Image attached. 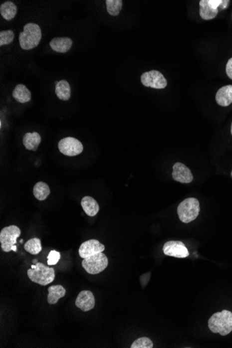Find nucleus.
Returning a JSON list of instances; mask_svg holds the SVG:
<instances>
[{"instance_id":"obj_15","label":"nucleus","mask_w":232,"mask_h":348,"mask_svg":"<svg viewBox=\"0 0 232 348\" xmlns=\"http://www.w3.org/2000/svg\"><path fill=\"white\" fill-rule=\"evenodd\" d=\"M49 45L56 52L65 53L71 48L72 40L71 38L68 37H59V38H53Z\"/></svg>"},{"instance_id":"obj_12","label":"nucleus","mask_w":232,"mask_h":348,"mask_svg":"<svg viewBox=\"0 0 232 348\" xmlns=\"http://www.w3.org/2000/svg\"><path fill=\"white\" fill-rule=\"evenodd\" d=\"M173 169L172 176L175 181L182 183L192 182L194 180V175L187 166L182 163H176L173 166Z\"/></svg>"},{"instance_id":"obj_11","label":"nucleus","mask_w":232,"mask_h":348,"mask_svg":"<svg viewBox=\"0 0 232 348\" xmlns=\"http://www.w3.org/2000/svg\"><path fill=\"white\" fill-rule=\"evenodd\" d=\"M105 247L100 241L95 239L85 241L79 247V254L81 258L85 259L93 255V254L103 252Z\"/></svg>"},{"instance_id":"obj_3","label":"nucleus","mask_w":232,"mask_h":348,"mask_svg":"<svg viewBox=\"0 0 232 348\" xmlns=\"http://www.w3.org/2000/svg\"><path fill=\"white\" fill-rule=\"evenodd\" d=\"M27 275L30 280L40 286L52 283L56 277L54 268L46 266L42 263L31 265V269L27 270Z\"/></svg>"},{"instance_id":"obj_25","label":"nucleus","mask_w":232,"mask_h":348,"mask_svg":"<svg viewBox=\"0 0 232 348\" xmlns=\"http://www.w3.org/2000/svg\"><path fill=\"white\" fill-rule=\"evenodd\" d=\"M153 343L148 337H141L133 343L131 348H152Z\"/></svg>"},{"instance_id":"obj_29","label":"nucleus","mask_w":232,"mask_h":348,"mask_svg":"<svg viewBox=\"0 0 232 348\" xmlns=\"http://www.w3.org/2000/svg\"><path fill=\"white\" fill-rule=\"evenodd\" d=\"M231 134L232 135V126H231Z\"/></svg>"},{"instance_id":"obj_13","label":"nucleus","mask_w":232,"mask_h":348,"mask_svg":"<svg viewBox=\"0 0 232 348\" xmlns=\"http://www.w3.org/2000/svg\"><path fill=\"white\" fill-rule=\"evenodd\" d=\"M95 305V297L89 291H82L79 293L75 301V305L83 312H88L94 308Z\"/></svg>"},{"instance_id":"obj_28","label":"nucleus","mask_w":232,"mask_h":348,"mask_svg":"<svg viewBox=\"0 0 232 348\" xmlns=\"http://www.w3.org/2000/svg\"><path fill=\"white\" fill-rule=\"evenodd\" d=\"M226 73L230 79L232 80V57L229 59L226 65Z\"/></svg>"},{"instance_id":"obj_23","label":"nucleus","mask_w":232,"mask_h":348,"mask_svg":"<svg viewBox=\"0 0 232 348\" xmlns=\"http://www.w3.org/2000/svg\"><path fill=\"white\" fill-rule=\"evenodd\" d=\"M24 250L30 254L36 255L41 252V241L38 238H31L24 244Z\"/></svg>"},{"instance_id":"obj_27","label":"nucleus","mask_w":232,"mask_h":348,"mask_svg":"<svg viewBox=\"0 0 232 348\" xmlns=\"http://www.w3.org/2000/svg\"><path fill=\"white\" fill-rule=\"evenodd\" d=\"M61 259V254L56 250H52L49 252L47 257V264L49 266H54L58 264V261Z\"/></svg>"},{"instance_id":"obj_21","label":"nucleus","mask_w":232,"mask_h":348,"mask_svg":"<svg viewBox=\"0 0 232 348\" xmlns=\"http://www.w3.org/2000/svg\"><path fill=\"white\" fill-rule=\"evenodd\" d=\"M0 13L5 20L8 21L13 20L16 15L17 6L12 1H6L0 6Z\"/></svg>"},{"instance_id":"obj_2","label":"nucleus","mask_w":232,"mask_h":348,"mask_svg":"<svg viewBox=\"0 0 232 348\" xmlns=\"http://www.w3.org/2000/svg\"><path fill=\"white\" fill-rule=\"evenodd\" d=\"M42 38L41 29L35 23H28L24 31L19 33V41L21 48L29 50L38 46Z\"/></svg>"},{"instance_id":"obj_14","label":"nucleus","mask_w":232,"mask_h":348,"mask_svg":"<svg viewBox=\"0 0 232 348\" xmlns=\"http://www.w3.org/2000/svg\"><path fill=\"white\" fill-rule=\"evenodd\" d=\"M216 101L221 107H228L232 103V85L220 88L216 95Z\"/></svg>"},{"instance_id":"obj_7","label":"nucleus","mask_w":232,"mask_h":348,"mask_svg":"<svg viewBox=\"0 0 232 348\" xmlns=\"http://www.w3.org/2000/svg\"><path fill=\"white\" fill-rule=\"evenodd\" d=\"M141 81L143 86L155 89H164L168 85L164 75L158 70H152L144 72L141 75Z\"/></svg>"},{"instance_id":"obj_20","label":"nucleus","mask_w":232,"mask_h":348,"mask_svg":"<svg viewBox=\"0 0 232 348\" xmlns=\"http://www.w3.org/2000/svg\"><path fill=\"white\" fill-rule=\"evenodd\" d=\"M66 291L61 285H55L49 287L48 289V296L47 302L49 305H55L58 303V300L65 296Z\"/></svg>"},{"instance_id":"obj_8","label":"nucleus","mask_w":232,"mask_h":348,"mask_svg":"<svg viewBox=\"0 0 232 348\" xmlns=\"http://www.w3.org/2000/svg\"><path fill=\"white\" fill-rule=\"evenodd\" d=\"M60 153L68 157H74L80 155L84 150L82 144L73 137H66L58 142Z\"/></svg>"},{"instance_id":"obj_6","label":"nucleus","mask_w":232,"mask_h":348,"mask_svg":"<svg viewBox=\"0 0 232 348\" xmlns=\"http://www.w3.org/2000/svg\"><path fill=\"white\" fill-rule=\"evenodd\" d=\"M108 264V258L103 252H99L90 257L85 258L81 262L84 269L90 275H97L102 273L107 268Z\"/></svg>"},{"instance_id":"obj_9","label":"nucleus","mask_w":232,"mask_h":348,"mask_svg":"<svg viewBox=\"0 0 232 348\" xmlns=\"http://www.w3.org/2000/svg\"><path fill=\"white\" fill-rule=\"evenodd\" d=\"M223 0H200V15L203 20H213L217 16Z\"/></svg>"},{"instance_id":"obj_30","label":"nucleus","mask_w":232,"mask_h":348,"mask_svg":"<svg viewBox=\"0 0 232 348\" xmlns=\"http://www.w3.org/2000/svg\"><path fill=\"white\" fill-rule=\"evenodd\" d=\"M231 176H232V173H231Z\"/></svg>"},{"instance_id":"obj_16","label":"nucleus","mask_w":232,"mask_h":348,"mask_svg":"<svg viewBox=\"0 0 232 348\" xmlns=\"http://www.w3.org/2000/svg\"><path fill=\"white\" fill-rule=\"evenodd\" d=\"M81 205L85 213L88 216H95L98 213L99 211H100V206H99L98 203L97 202L95 199L90 197V196H85V197H83L82 199H81Z\"/></svg>"},{"instance_id":"obj_18","label":"nucleus","mask_w":232,"mask_h":348,"mask_svg":"<svg viewBox=\"0 0 232 348\" xmlns=\"http://www.w3.org/2000/svg\"><path fill=\"white\" fill-rule=\"evenodd\" d=\"M55 93L59 100L68 101L71 96V88L69 83L65 80L58 82L55 88Z\"/></svg>"},{"instance_id":"obj_17","label":"nucleus","mask_w":232,"mask_h":348,"mask_svg":"<svg viewBox=\"0 0 232 348\" xmlns=\"http://www.w3.org/2000/svg\"><path fill=\"white\" fill-rule=\"evenodd\" d=\"M41 142V137L38 132L26 133L23 138V144L26 150L36 151Z\"/></svg>"},{"instance_id":"obj_31","label":"nucleus","mask_w":232,"mask_h":348,"mask_svg":"<svg viewBox=\"0 0 232 348\" xmlns=\"http://www.w3.org/2000/svg\"></svg>"},{"instance_id":"obj_19","label":"nucleus","mask_w":232,"mask_h":348,"mask_svg":"<svg viewBox=\"0 0 232 348\" xmlns=\"http://www.w3.org/2000/svg\"><path fill=\"white\" fill-rule=\"evenodd\" d=\"M13 97L17 102L26 103L31 100V92L24 85L18 84L14 88Z\"/></svg>"},{"instance_id":"obj_5","label":"nucleus","mask_w":232,"mask_h":348,"mask_svg":"<svg viewBox=\"0 0 232 348\" xmlns=\"http://www.w3.org/2000/svg\"><path fill=\"white\" fill-rule=\"evenodd\" d=\"M21 230L15 225H10L3 228L0 232V243L3 252H9L10 251L16 252L17 238L20 236Z\"/></svg>"},{"instance_id":"obj_1","label":"nucleus","mask_w":232,"mask_h":348,"mask_svg":"<svg viewBox=\"0 0 232 348\" xmlns=\"http://www.w3.org/2000/svg\"><path fill=\"white\" fill-rule=\"evenodd\" d=\"M208 326L213 333L229 335L232 332V313L228 310L216 313L209 320Z\"/></svg>"},{"instance_id":"obj_26","label":"nucleus","mask_w":232,"mask_h":348,"mask_svg":"<svg viewBox=\"0 0 232 348\" xmlns=\"http://www.w3.org/2000/svg\"><path fill=\"white\" fill-rule=\"evenodd\" d=\"M14 33L11 30L1 31L0 32V46L6 45L11 43L14 39Z\"/></svg>"},{"instance_id":"obj_22","label":"nucleus","mask_w":232,"mask_h":348,"mask_svg":"<svg viewBox=\"0 0 232 348\" xmlns=\"http://www.w3.org/2000/svg\"><path fill=\"white\" fill-rule=\"evenodd\" d=\"M33 195H34L35 197L37 199L40 201H43L47 199L49 194H50V189H49V185L47 183L42 182V181H39L33 187Z\"/></svg>"},{"instance_id":"obj_4","label":"nucleus","mask_w":232,"mask_h":348,"mask_svg":"<svg viewBox=\"0 0 232 348\" xmlns=\"http://www.w3.org/2000/svg\"><path fill=\"white\" fill-rule=\"evenodd\" d=\"M200 211V202L195 197H189L181 202L178 208L180 220L184 223H189L198 218Z\"/></svg>"},{"instance_id":"obj_24","label":"nucleus","mask_w":232,"mask_h":348,"mask_svg":"<svg viewBox=\"0 0 232 348\" xmlns=\"http://www.w3.org/2000/svg\"><path fill=\"white\" fill-rule=\"evenodd\" d=\"M107 4L108 13L112 16H118L123 7V1L122 0H107L105 1Z\"/></svg>"},{"instance_id":"obj_10","label":"nucleus","mask_w":232,"mask_h":348,"mask_svg":"<svg viewBox=\"0 0 232 348\" xmlns=\"http://www.w3.org/2000/svg\"><path fill=\"white\" fill-rule=\"evenodd\" d=\"M165 255L175 258H187L189 256L187 247L182 241H171L165 243L163 247Z\"/></svg>"}]
</instances>
